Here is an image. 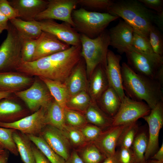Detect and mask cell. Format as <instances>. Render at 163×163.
Masks as SVG:
<instances>
[{"mask_svg": "<svg viewBox=\"0 0 163 163\" xmlns=\"http://www.w3.org/2000/svg\"><path fill=\"white\" fill-rule=\"evenodd\" d=\"M81 45L37 60L21 63L16 71L64 83L82 58Z\"/></svg>", "mask_w": 163, "mask_h": 163, "instance_id": "obj_1", "label": "cell"}, {"mask_svg": "<svg viewBox=\"0 0 163 163\" xmlns=\"http://www.w3.org/2000/svg\"><path fill=\"white\" fill-rule=\"evenodd\" d=\"M121 70L126 96L135 101H145L151 110L163 101V85L158 82L137 73L124 62Z\"/></svg>", "mask_w": 163, "mask_h": 163, "instance_id": "obj_2", "label": "cell"}, {"mask_svg": "<svg viewBox=\"0 0 163 163\" xmlns=\"http://www.w3.org/2000/svg\"><path fill=\"white\" fill-rule=\"evenodd\" d=\"M107 13L122 18L134 32L149 39V30L156 14L138 0L114 1Z\"/></svg>", "mask_w": 163, "mask_h": 163, "instance_id": "obj_3", "label": "cell"}, {"mask_svg": "<svg viewBox=\"0 0 163 163\" xmlns=\"http://www.w3.org/2000/svg\"><path fill=\"white\" fill-rule=\"evenodd\" d=\"M80 40L81 55L85 63L87 76L89 78L99 65L101 64L106 67L110 46L108 31L105 30L94 38L80 34Z\"/></svg>", "mask_w": 163, "mask_h": 163, "instance_id": "obj_4", "label": "cell"}, {"mask_svg": "<svg viewBox=\"0 0 163 163\" xmlns=\"http://www.w3.org/2000/svg\"><path fill=\"white\" fill-rule=\"evenodd\" d=\"M72 17L75 30L91 38L98 36L110 22L119 18L107 12L89 11L83 8L74 10Z\"/></svg>", "mask_w": 163, "mask_h": 163, "instance_id": "obj_5", "label": "cell"}, {"mask_svg": "<svg viewBox=\"0 0 163 163\" xmlns=\"http://www.w3.org/2000/svg\"><path fill=\"white\" fill-rule=\"evenodd\" d=\"M128 65L136 73L163 85V57L149 54L133 47L126 53Z\"/></svg>", "mask_w": 163, "mask_h": 163, "instance_id": "obj_6", "label": "cell"}, {"mask_svg": "<svg viewBox=\"0 0 163 163\" xmlns=\"http://www.w3.org/2000/svg\"><path fill=\"white\" fill-rule=\"evenodd\" d=\"M6 39L0 46V72L15 70L21 63V37L9 22Z\"/></svg>", "mask_w": 163, "mask_h": 163, "instance_id": "obj_7", "label": "cell"}, {"mask_svg": "<svg viewBox=\"0 0 163 163\" xmlns=\"http://www.w3.org/2000/svg\"><path fill=\"white\" fill-rule=\"evenodd\" d=\"M37 77L29 88L14 93L32 113L41 107L47 108L53 99L46 85Z\"/></svg>", "mask_w": 163, "mask_h": 163, "instance_id": "obj_8", "label": "cell"}, {"mask_svg": "<svg viewBox=\"0 0 163 163\" xmlns=\"http://www.w3.org/2000/svg\"><path fill=\"white\" fill-rule=\"evenodd\" d=\"M151 109L143 101L133 100L126 95L121 101L119 109L112 118V126L131 124L149 114Z\"/></svg>", "mask_w": 163, "mask_h": 163, "instance_id": "obj_9", "label": "cell"}, {"mask_svg": "<svg viewBox=\"0 0 163 163\" xmlns=\"http://www.w3.org/2000/svg\"><path fill=\"white\" fill-rule=\"evenodd\" d=\"M46 8L38 14L35 20L51 19L63 21L74 27L72 14L78 5L77 0H49Z\"/></svg>", "mask_w": 163, "mask_h": 163, "instance_id": "obj_10", "label": "cell"}, {"mask_svg": "<svg viewBox=\"0 0 163 163\" xmlns=\"http://www.w3.org/2000/svg\"><path fill=\"white\" fill-rule=\"evenodd\" d=\"M142 118L147 123L149 129L148 146L145 155L146 161L159 148V135L163 125V101L158 103L149 114Z\"/></svg>", "mask_w": 163, "mask_h": 163, "instance_id": "obj_11", "label": "cell"}, {"mask_svg": "<svg viewBox=\"0 0 163 163\" xmlns=\"http://www.w3.org/2000/svg\"><path fill=\"white\" fill-rule=\"evenodd\" d=\"M46 108L41 107L32 114L12 123L0 122V127L12 129L26 135L40 136L46 125Z\"/></svg>", "mask_w": 163, "mask_h": 163, "instance_id": "obj_12", "label": "cell"}, {"mask_svg": "<svg viewBox=\"0 0 163 163\" xmlns=\"http://www.w3.org/2000/svg\"><path fill=\"white\" fill-rule=\"evenodd\" d=\"M37 21L43 31L52 34L64 43L74 46L81 45L80 34L69 24L58 23L51 19Z\"/></svg>", "mask_w": 163, "mask_h": 163, "instance_id": "obj_13", "label": "cell"}, {"mask_svg": "<svg viewBox=\"0 0 163 163\" xmlns=\"http://www.w3.org/2000/svg\"><path fill=\"white\" fill-rule=\"evenodd\" d=\"M134 32L128 24L123 20H120L117 25L108 31L110 46L120 54L125 53L132 47Z\"/></svg>", "mask_w": 163, "mask_h": 163, "instance_id": "obj_14", "label": "cell"}, {"mask_svg": "<svg viewBox=\"0 0 163 163\" xmlns=\"http://www.w3.org/2000/svg\"><path fill=\"white\" fill-rule=\"evenodd\" d=\"M121 56L108 50L105 70L109 85L116 91L121 101L126 95L124 91L120 64Z\"/></svg>", "mask_w": 163, "mask_h": 163, "instance_id": "obj_15", "label": "cell"}, {"mask_svg": "<svg viewBox=\"0 0 163 163\" xmlns=\"http://www.w3.org/2000/svg\"><path fill=\"white\" fill-rule=\"evenodd\" d=\"M51 148L66 161L69 157V144L64 131L52 126L46 125L40 135Z\"/></svg>", "mask_w": 163, "mask_h": 163, "instance_id": "obj_16", "label": "cell"}, {"mask_svg": "<svg viewBox=\"0 0 163 163\" xmlns=\"http://www.w3.org/2000/svg\"><path fill=\"white\" fill-rule=\"evenodd\" d=\"M34 79L17 71L0 72V91L14 93L29 88Z\"/></svg>", "mask_w": 163, "mask_h": 163, "instance_id": "obj_17", "label": "cell"}, {"mask_svg": "<svg viewBox=\"0 0 163 163\" xmlns=\"http://www.w3.org/2000/svg\"><path fill=\"white\" fill-rule=\"evenodd\" d=\"M70 46L62 42L52 34L43 31L38 38L32 61L65 50Z\"/></svg>", "mask_w": 163, "mask_h": 163, "instance_id": "obj_18", "label": "cell"}, {"mask_svg": "<svg viewBox=\"0 0 163 163\" xmlns=\"http://www.w3.org/2000/svg\"><path fill=\"white\" fill-rule=\"evenodd\" d=\"M10 4L16 9L18 17L25 21L35 20L36 17L47 8L48 1L44 0H10Z\"/></svg>", "mask_w": 163, "mask_h": 163, "instance_id": "obj_19", "label": "cell"}, {"mask_svg": "<svg viewBox=\"0 0 163 163\" xmlns=\"http://www.w3.org/2000/svg\"><path fill=\"white\" fill-rule=\"evenodd\" d=\"M128 125L112 126L95 141L94 145L106 158L115 154L120 136Z\"/></svg>", "mask_w": 163, "mask_h": 163, "instance_id": "obj_20", "label": "cell"}, {"mask_svg": "<svg viewBox=\"0 0 163 163\" xmlns=\"http://www.w3.org/2000/svg\"><path fill=\"white\" fill-rule=\"evenodd\" d=\"M30 111L12 97L0 101V122L11 123L29 114Z\"/></svg>", "mask_w": 163, "mask_h": 163, "instance_id": "obj_21", "label": "cell"}, {"mask_svg": "<svg viewBox=\"0 0 163 163\" xmlns=\"http://www.w3.org/2000/svg\"><path fill=\"white\" fill-rule=\"evenodd\" d=\"M87 77L85 63L81 58L64 83L69 97L82 91H88Z\"/></svg>", "mask_w": 163, "mask_h": 163, "instance_id": "obj_22", "label": "cell"}, {"mask_svg": "<svg viewBox=\"0 0 163 163\" xmlns=\"http://www.w3.org/2000/svg\"><path fill=\"white\" fill-rule=\"evenodd\" d=\"M105 69L103 65H99L89 77L88 92L92 102H96L109 86Z\"/></svg>", "mask_w": 163, "mask_h": 163, "instance_id": "obj_23", "label": "cell"}, {"mask_svg": "<svg viewBox=\"0 0 163 163\" xmlns=\"http://www.w3.org/2000/svg\"><path fill=\"white\" fill-rule=\"evenodd\" d=\"M121 101L115 90L109 85L96 102L109 117L113 118L118 111Z\"/></svg>", "mask_w": 163, "mask_h": 163, "instance_id": "obj_24", "label": "cell"}, {"mask_svg": "<svg viewBox=\"0 0 163 163\" xmlns=\"http://www.w3.org/2000/svg\"><path fill=\"white\" fill-rule=\"evenodd\" d=\"M12 136L22 161L24 163H36L32 147L33 143L27 136L15 130Z\"/></svg>", "mask_w": 163, "mask_h": 163, "instance_id": "obj_25", "label": "cell"}, {"mask_svg": "<svg viewBox=\"0 0 163 163\" xmlns=\"http://www.w3.org/2000/svg\"><path fill=\"white\" fill-rule=\"evenodd\" d=\"M64 109L53 99L46 108V123L64 131L66 127Z\"/></svg>", "mask_w": 163, "mask_h": 163, "instance_id": "obj_26", "label": "cell"}, {"mask_svg": "<svg viewBox=\"0 0 163 163\" xmlns=\"http://www.w3.org/2000/svg\"><path fill=\"white\" fill-rule=\"evenodd\" d=\"M46 85L55 100L62 108H66V103L69 97L64 83L43 77H38Z\"/></svg>", "mask_w": 163, "mask_h": 163, "instance_id": "obj_27", "label": "cell"}, {"mask_svg": "<svg viewBox=\"0 0 163 163\" xmlns=\"http://www.w3.org/2000/svg\"><path fill=\"white\" fill-rule=\"evenodd\" d=\"M19 34L22 36L37 39L43 31L37 21H25L19 18L9 21Z\"/></svg>", "mask_w": 163, "mask_h": 163, "instance_id": "obj_28", "label": "cell"}, {"mask_svg": "<svg viewBox=\"0 0 163 163\" xmlns=\"http://www.w3.org/2000/svg\"><path fill=\"white\" fill-rule=\"evenodd\" d=\"M85 118L89 122L100 127L112 126V118L104 113L96 102H92L85 111Z\"/></svg>", "mask_w": 163, "mask_h": 163, "instance_id": "obj_29", "label": "cell"}, {"mask_svg": "<svg viewBox=\"0 0 163 163\" xmlns=\"http://www.w3.org/2000/svg\"><path fill=\"white\" fill-rule=\"evenodd\" d=\"M27 135L51 163H66L65 160L56 153L40 135Z\"/></svg>", "mask_w": 163, "mask_h": 163, "instance_id": "obj_30", "label": "cell"}, {"mask_svg": "<svg viewBox=\"0 0 163 163\" xmlns=\"http://www.w3.org/2000/svg\"><path fill=\"white\" fill-rule=\"evenodd\" d=\"M92 102L87 91H83L69 97L66 107L71 109L85 111Z\"/></svg>", "mask_w": 163, "mask_h": 163, "instance_id": "obj_31", "label": "cell"}, {"mask_svg": "<svg viewBox=\"0 0 163 163\" xmlns=\"http://www.w3.org/2000/svg\"><path fill=\"white\" fill-rule=\"evenodd\" d=\"M148 138L145 132H142L137 134L131 147L137 163L146 161L145 159V155L148 147Z\"/></svg>", "mask_w": 163, "mask_h": 163, "instance_id": "obj_32", "label": "cell"}, {"mask_svg": "<svg viewBox=\"0 0 163 163\" xmlns=\"http://www.w3.org/2000/svg\"><path fill=\"white\" fill-rule=\"evenodd\" d=\"M139 127L136 122L128 124L124 129L119 138L117 146L130 148L137 134Z\"/></svg>", "mask_w": 163, "mask_h": 163, "instance_id": "obj_33", "label": "cell"}, {"mask_svg": "<svg viewBox=\"0 0 163 163\" xmlns=\"http://www.w3.org/2000/svg\"><path fill=\"white\" fill-rule=\"evenodd\" d=\"M15 130L0 127V144L5 149L17 156L19 153L12 136Z\"/></svg>", "mask_w": 163, "mask_h": 163, "instance_id": "obj_34", "label": "cell"}, {"mask_svg": "<svg viewBox=\"0 0 163 163\" xmlns=\"http://www.w3.org/2000/svg\"><path fill=\"white\" fill-rule=\"evenodd\" d=\"M20 36L21 40V63L31 62L36 49L38 38L35 39Z\"/></svg>", "mask_w": 163, "mask_h": 163, "instance_id": "obj_35", "label": "cell"}, {"mask_svg": "<svg viewBox=\"0 0 163 163\" xmlns=\"http://www.w3.org/2000/svg\"><path fill=\"white\" fill-rule=\"evenodd\" d=\"M81 158L84 163H101L106 158L94 144L85 148Z\"/></svg>", "mask_w": 163, "mask_h": 163, "instance_id": "obj_36", "label": "cell"}, {"mask_svg": "<svg viewBox=\"0 0 163 163\" xmlns=\"http://www.w3.org/2000/svg\"><path fill=\"white\" fill-rule=\"evenodd\" d=\"M149 40L154 53L163 56V37L160 31L153 25L149 30Z\"/></svg>", "mask_w": 163, "mask_h": 163, "instance_id": "obj_37", "label": "cell"}, {"mask_svg": "<svg viewBox=\"0 0 163 163\" xmlns=\"http://www.w3.org/2000/svg\"><path fill=\"white\" fill-rule=\"evenodd\" d=\"M78 4L96 10L107 11L114 1L111 0H77Z\"/></svg>", "mask_w": 163, "mask_h": 163, "instance_id": "obj_38", "label": "cell"}, {"mask_svg": "<svg viewBox=\"0 0 163 163\" xmlns=\"http://www.w3.org/2000/svg\"><path fill=\"white\" fill-rule=\"evenodd\" d=\"M132 47L144 53L149 54H156L153 50L149 39L134 32L133 34Z\"/></svg>", "mask_w": 163, "mask_h": 163, "instance_id": "obj_39", "label": "cell"}, {"mask_svg": "<svg viewBox=\"0 0 163 163\" xmlns=\"http://www.w3.org/2000/svg\"><path fill=\"white\" fill-rule=\"evenodd\" d=\"M66 122L73 126H79L83 125L86 122L84 116L79 112L68 108L64 109Z\"/></svg>", "mask_w": 163, "mask_h": 163, "instance_id": "obj_40", "label": "cell"}, {"mask_svg": "<svg viewBox=\"0 0 163 163\" xmlns=\"http://www.w3.org/2000/svg\"><path fill=\"white\" fill-rule=\"evenodd\" d=\"M120 163H137L134 153L130 148L120 147L116 150Z\"/></svg>", "mask_w": 163, "mask_h": 163, "instance_id": "obj_41", "label": "cell"}, {"mask_svg": "<svg viewBox=\"0 0 163 163\" xmlns=\"http://www.w3.org/2000/svg\"><path fill=\"white\" fill-rule=\"evenodd\" d=\"M0 11L9 21L18 17L17 11L11 6L7 0H0Z\"/></svg>", "mask_w": 163, "mask_h": 163, "instance_id": "obj_42", "label": "cell"}, {"mask_svg": "<svg viewBox=\"0 0 163 163\" xmlns=\"http://www.w3.org/2000/svg\"><path fill=\"white\" fill-rule=\"evenodd\" d=\"M85 139L96 140L102 132L101 129L96 126H87L81 131Z\"/></svg>", "mask_w": 163, "mask_h": 163, "instance_id": "obj_43", "label": "cell"}, {"mask_svg": "<svg viewBox=\"0 0 163 163\" xmlns=\"http://www.w3.org/2000/svg\"><path fill=\"white\" fill-rule=\"evenodd\" d=\"M65 129L66 130L68 136L73 144L78 145L84 142L86 139L81 131L67 126Z\"/></svg>", "mask_w": 163, "mask_h": 163, "instance_id": "obj_44", "label": "cell"}, {"mask_svg": "<svg viewBox=\"0 0 163 163\" xmlns=\"http://www.w3.org/2000/svg\"><path fill=\"white\" fill-rule=\"evenodd\" d=\"M147 8L153 9L157 13L163 11L162 0H138Z\"/></svg>", "mask_w": 163, "mask_h": 163, "instance_id": "obj_45", "label": "cell"}, {"mask_svg": "<svg viewBox=\"0 0 163 163\" xmlns=\"http://www.w3.org/2000/svg\"><path fill=\"white\" fill-rule=\"evenodd\" d=\"M32 149L36 163H51L39 149L32 143Z\"/></svg>", "mask_w": 163, "mask_h": 163, "instance_id": "obj_46", "label": "cell"}, {"mask_svg": "<svg viewBox=\"0 0 163 163\" xmlns=\"http://www.w3.org/2000/svg\"><path fill=\"white\" fill-rule=\"evenodd\" d=\"M8 19L0 11V34L8 27Z\"/></svg>", "mask_w": 163, "mask_h": 163, "instance_id": "obj_47", "label": "cell"}, {"mask_svg": "<svg viewBox=\"0 0 163 163\" xmlns=\"http://www.w3.org/2000/svg\"><path fill=\"white\" fill-rule=\"evenodd\" d=\"M66 163H84L81 157L75 151L73 152L68 159L66 161Z\"/></svg>", "mask_w": 163, "mask_h": 163, "instance_id": "obj_48", "label": "cell"}, {"mask_svg": "<svg viewBox=\"0 0 163 163\" xmlns=\"http://www.w3.org/2000/svg\"><path fill=\"white\" fill-rule=\"evenodd\" d=\"M153 22L161 30H163V11L156 13L155 14Z\"/></svg>", "mask_w": 163, "mask_h": 163, "instance_id": "obj_49", "label": "cell"}, {"mask_svg": "<svg viewBox=\"0 0 163 163\" xmlns=\"http://www.w3.org/2000/svg\"><path fill=\"white\" fill-rule=\"evenodd\" d=\"M150 159L163 162V142L160 148Z\"/></svg>", "mask_w": 163, "mask_h": 163, "instance_id": "obj_50", "label": "cell"}, {"mask_svg": "<svg viewBox=\"0 0 163 163\" xmlns=\"http://www.w3.org/2000/svg\"><path fill=\"white\" fill-rule=\"evenodd\" d=\"M101 163H120V162L117 155L115 152L114 155L106 157Z\"/></svg>", "mask_w": 163, "mask_h": 163, "instance_id": "obj_51", "label": "cell"}, {"mask_svg": "<svg viewBox=\"0 0 163 163\" xmlns=\"http://www.w3.org/2000/svg\"><path fill=\"white\" fill-rule=\"evenodd\" d=\"M8 151L5 150L3 153L0 154V163H8Z\"/></svg>", "mask_w": 163, "mask_h": 163, "instance_id": "obj_52", "label": "cell"}, {"mask_svg": "<svg viewBox=\"0 0 163 163\" xmlns=\"http://www.w3.org/2000/svg\"><path fill=\"white\" fill-rule=\"evenodd\" d=\"M13 93L9 92L0 91V101L2 99L12 97Z\"/></svg>", "mask_w": 163, "mask_h": 163, "instance_id": "obj_53", "label": "cell"}, {"mask_svg": "<svg viewBox=\"0 0 163 163\" xmlns=\"http://www.w3.org/2000/svg\"><path fill=\"white\" fill-rule=\"evenodd\" d=\"M147 163H163L156 160L150 159L146 161Z\"/></svg>", "mask_w": 163, "mask_h": 163, "instance_id": "obj_54", "label": "cell"}, {"mask_svg": "<svg viewBox=\"0 0 163 163\" xmlns=\"http://www.w3.org/2000/svg\"><path fill=\"white\" fill-rule=\"evenodd\" d=\"M5 149L3 148H0V154L3 153Z\"/></svg>", "mask_w": 163, "mask_h": 163, "instance_id": "obj_55", "label": "cell"}, {"mask_svg": "<svg viewBox=\"0 0 163 163\" xmlns=\"http://www.w3.org/2000/svg\"><path fill=\"white\" fill-rule=\"evenodd\" d=\"M0 148H3L2 147V146L0 144ZM3 149H4V148H3Z\"/></svg>", "mask_w": 163, "mask_h": 163, "instance_id": "obj_56", "label": "cell"}, {"mask_svg": "<svg viewBox=\"0 0 163 163\" xmlns=\"http://www.w3.org/2000/svg\"><path fill=\"white\" fill-rule=\"evenodd\" d=\"M147 163V162H146V161H145V162H142V163Z\"/></svg>", "mask_w": 163, "mask_h": 163, "instance_id": "obj_57", "label": "cell"}]
</instances>
